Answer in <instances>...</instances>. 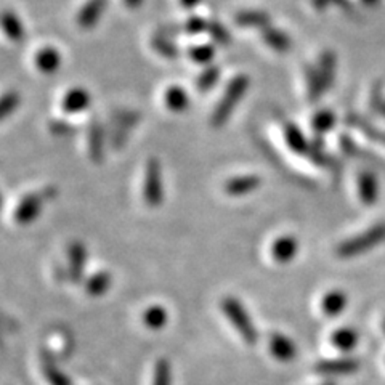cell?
I'll list each match as a JSON object with an SVG mask.
<instances>
[{
    "instance_id": "37",
    "label": "cell",
    "mask_w": 385,
    "mask_h": 385,
    "mask_svg": "<svg viewBox=\"0 0 385 385\" xmlns=\"http://www.w3.org/2000/svg\"><path fill=\"white\" fill-rule=\"evenodd\" d=\"M50 132L55 135H60V137H68V135L76 133V127L69 122L64 120H51L50 122Z\"/></svg>"
},
{
    "instance_id": "40",
    "label": "cell",
    "mask_w": 385,
    "mask_h": 385,
    "mask_svg": "<svg viewBox=\"0 0 385 385\" xmlns=\"http://www.w3.org/2000/svg\"><path fill=\"white\" fill-rule=\"evenodd\" d=\"M178 2L185 10H192V9H196L199 4H201V0H178Z\"/></svg>"
},
{
    "instance_id": "39",
    "label": "cell",
    "mask_w": 385,
    "mask_h": 385,
    "mask_svg": "<svg viewBox=\"0 0 385 385\" xmlns=\"http://www.w3.org/2000/svg\"><path fill=\"white\" fill-rule=\"evenodd\" d=\"M340 148H342V151L345 154H349V156H353V154L356 153V145L353 143V140L349 137V135H340Z\"/></svg>"
},
{
    "instance_id": "2",
    "label": "cell",
    "mask_w": 385,
    "mask_h": 385,
    "mask_svg": "<svg viewBox=\"0 0 385 385\" xmlns=\"http://www.w3.org/2000/svg\"><path fill=\"white\" fill-rule=\"evenodd\" d=\"M385 241V222L376 223L361 235H356L350 240L342 241L336 249V254L340 259H353V257L361 255L368 250L377 247L379 244Z\"/></svg>"
},
{
    "instance_id": "24",
    "label": "cell",
    "mask_w": 385,
    "mask_h": 385,
    "mask_svg": "<svg viewBox=\"0 0 385 385\" xmlns=\"http://www.w3.org/2000/svg\"><path fill=\"white\" fill-rule=\"evenodd\" d=\"M113 284V278L108 272H98L90 276V278L83 282L86 286V292L92 297H100V295L106 294L109 287Z\"/></svg>"
},
{
    "instance_id": "12",
    "label": "cell",
    "mask_w": 385,
    "mask_h": 385,
    "mask_svg": "<svg viewBox=\"0 0 385 385\" xmlns=\"http://www.w3.org/2000/svg\"><path fill=\"white\" fill-rule=\"evenodd\" d=\"M88 156L93 163L100 164L105 159V128L98 120H92L88 125Z\"/></svg>"
},
{
    "instance_id": "34",
    "label": "cell",
    "mask_w": 385,
    "mask_h": 385,
    "mask_svg": "<svg viewBox=\"0 0 385 385\" xmlns=\"http://www.w3.org/2000/svg\"><path fill=\"white\" fill-rule=\"evenodd\" d=\"M207 32L212 37V41L218 45H228L231 42V36L227 28H225L220 21H215V19H209Z\"/></svg>"
},
{
    "instance_id": "43",
    "label": "cell",
    "mask_w": 385,
    "mask_h": 385,
    "mask_svg": "<svg viewBox=\"0 0 385 385\" xmlns=\"http://www.w3.org/2000/svg\"><path fill=\"white\" fill-rule=\"evenodd\" d=\"M361 2H363L364 5H368V6H374V5L379 4V0H361Z\"/></svg>"
},
{
    "instance_id": "27",
    "label": "cell",
    "mask_w": 385,
    "mask_h": 385,
    "mask_svg": "<svg viewBox=\"0 0 385 385\" xmlns=\"http://www.w3.org/2000/svg\"><path fill=\"white\" fill-rule=\"evenodd\" d=\"M305 81H307V95L310 101H318L326 92L323 83L318 76V69L314 66H305Z\"/></svg>"
},
{
    "instance_id": "42",
    "label": "cell",
    "mask_w": 385,
    "mask_h": 385,
    "mask_svg": "<svg viewBox=\"0 0 385 385\" xmlns=\"http://www.w3.org/2000/svg\"><path fill=\"white\" fill-rule=\"evenodd\" d=\"M128 9H138L143 4V0H124Z\"/></svg>"
},
{
    "instance_id": "32",
    "label": "cell",
    "mask_w": 385,
    "mask_h": 385,
    "mask_svg": "<svg viewBox=\"0 0 385 385\" xmlns=\"http://www.w3.org/2000/svg\"><path fill=\"white\" fill-rule=\"evenodd\" d=\"M43 376L47 379L50 385H73L71 379L56 368V364L51 359H43L42 364Z\"/></svg>"
},
{
    "instance_id": "13",
    "label": "cell",
    "mask_w": 385,
    "mask_h": 385,
    "mask_svg": "<svg viewBox=\"0 0 385 385\" xmlns=\"http://www.w3.org/2000/svg\"><path fill=\"white\" fill-rule=\"evenodd\" d=\"M358 196L364 205H372L379 199V182L374 172L363 170L358 175Z\"/></svg>"
},
{
    "instance_id": "26",
    "label": "cell",
    "mask_w": 385,
    "mask_h": 385,
    "mask_svg": "<svg viewBox=\"0 0 385 385\" xmlns=\"http://www.w3.org/2000/svg\"><path fill=\"white\" fill-rule=\"evenodd\" d=\"M169 321V313L165 312L164 307L153 305L145 310L143 313V323L146 327H150L153 331H159L167 324Z\"/></svg>"
},
{
    "instance_id": "33",
    "label": "cell",
    "mask_w": 385,
    "mask_h": 385,
    "mask_svg": "<svg viewBox=\"0 0 385 385\" xmlns=\"http://www.w3.org/2000/svg\"><path fill=\"white\" fill-rule=\"evenodd\" d=\"M153 385H172V366L165 358H159L154 364Z\"/></svg>"
},
{
    "instance_id": "28",
    "label": "cell",
    "mask_w": 385,
    "mask_h": 385,
    "mask_svg": "<svg viewBox=\"0 0 385 385\" xmlns=\"http://www.w3.org/2000/svg\"><path fill=\"white\" fill-rule=\"evenodd\" d=\"M2 26L5 34L10 37V41L13 42H21L24 37V29L23 24L19 21V18L13 11H5L2 15Z\"/></svg>"
},
{
    "instance_id": "11",
    "label": "cell",
    "mask_w": 385,
    "mask_h": 385,
    "mask_svg": "<svg viewBox=\"0 0 385 385\" xmlns=\"http://www.w3.org/2000/svg\"><path fill=\"white\" fill-rule=\"evenodd\" d=\"M260 183L262 178L259 175H252V173H249V175H237L225 182L223 191L227 192L228 196L237 197L252 192L254 190L259 188Z\"/></svg>"
},
{
    "instance_id": "18",
    "label": "cell",
    "mask_w": 385,
    "mask_h": 385,
    "mask_svg": "<svg viewBox=\"0 0 385 385\" xmlns=\"http://www.w3.org/2000/svg\"><path fill=\"white\" fill-rule=\"evenodd\" d=\"M235 23L240 28L265 29L272 26V16L263 10H241L235 15Z\"/></svg>"
},
{
    "instance_id": "7",
    "label": "cell",
    "mask_w": 385,
    "mask_h": 385,
    "mask_svg": "<svg viewBox=\"0 0 385 385\" xmlns=\"http://www.w3.org/2000/svg\"><path fill=\"white\" fill-rule=\"evenodd\" d=\"M359 369V363L355 358H336L321 359L314 364V371L321 376H350Z\"/></svg>"
},
{
    "instance_id": "6",
    "label": "cell",
    "mask_w": 385,
    "mask_h": 385,
    "mask_svg": "<svg viewBox=\"0 0 385 385\" xmlns=\"http://www.w3.org/2000/svg\"><path fill=\"white\" fill-rule=\"evenodd\" d=\"M140 120V114L137 111H122L113 118V130H111V146L120 148L125 143L135 124Z\"/></svg>"
},
{
    "instance_id": "15",
    "label": "cell",
    "mask_w": 385,
    "mask_h": 385,
    "mask_svg": "<svg viewBox=\"0 0 385 385\" xmlns=\"http://www.w3.org/2000/svg\"><path fill=\"white\" fill-rule=\"evenodd\" d=\"M282 132H284V140L289 150L295 154H305V156H308L312 141L305 138V135L300 130L299 125H295L294 122L286 120L284 125H282Z\"/></svg>"
},
{
    "instance_id": "30",
    "label": "cell",
    "mask_w": 385,
    "mask_h": 385,
    "mask_svg": "<svg viewBox=\"0 0 385 385\" xmlns=\"http://www.w3.org/2000/svg\"><path fill=\"white\" fill-rule=\"evenodd\" d=\"M186 53H188L190 60L205 66V64H210L215 58V47L212 43H197L186 50Z\"/></svg>"
},
{
    "instance_id": "36",
    "label": "cell",
    "mask_w": 385,
    "mask_h": 385,
    "mask_svg": "<svg viewBox=\"0 0 385 385\" xmlns=\"http://www.w3.org/2000/svg\"><path fill=\"white\" fill-rule=\"evenodd\" d=\"M19 103H21V100H19V95L16 92H6L0 100V115L4 119L9 118L11 113L16 111Z\"/></svg>"
},
{
    "instance_id": "21",
    "label": "cell",
    "mask_w": 385,
    "mask_h": 385,
    "mask_svg": "<svg viewBox=\"0 0 385 385\" xmlns=\"http://www.w3.org/2000/svg\"><path fill=\"white\" fill-rule=\"evenodd\" d=\"M164 105L172 113H183L190 108V95L180 86H170L164 93Z\"/></svg>"
},
{
    "instance_id": "4",
    "label": "cell",
    "mask_w": 385,
    "mask_h": 385,
    "mask_svg": "<svg viewBox=\"0 0 385 385\" xmlns=\"http://www.w3.org/2000/svg\"><path fill=\"white\" fill-rule=\"evenodd\" d=\"M143 199L150 207H159L164 199L163 170H160V163L156 158H151L146 164Z\"/></svg>"
},
{
    "instance_id": "1",
    "label": "cell",
    "mask_w": 385,
    "mask_h": 385,
    "mask_svg": "<svg viewBox=\"0 0 385 385\" xmlns=\"http://www.w3.org/2000/svg\"><path fill=\"white\" fill-rule=\"evenodd\" d=\"M249 76L246 74H237L233 79L228 82L227 88L222 95L220 101L217 103V106L212 111V118H210V124L214 128H220L225 125L230 119L231 113L235 111V108L237 106V103L246 95L247 88H249Z\"/></svg>"
},
{
    "instance_id": "17",
    "label": "cell",
    "mask_w": 385,
    "mask_h": 385,
    "mask_svg": "<svg viewBox=\"0 0 385 385\" xmlns=\"http://www.w3.org/2000/svg\"><path fill=\"white\" fill-rule=\"evenodd\" d=\"M106 2L108 0H87L77 15V23L82 29H92L98 23L101 13L106 9Z\"/></svg>"
},
{
    "instance_id": "45",
    "label": "cell",
    "mask_w": 385,
    "mask_h": 385,
    "mask_svg": "<svg viewBox=\"0 0 385 385\" xmlns=\"http://www.w3.org/2000/svg\"><path fill=\"white\" fill-rule=\"evenodd\" d=\"M382 114L385 115V103H384V106H382Z\"/></svg>"
},
{
    "instance_id": "10",
    "label": "cell",
    "mask_w": 385,
    "mask_h": 385,
    "mask_svg": "<svg viewBox=\"0 0 385 385\" xmlns=\"http://www.w3.org/2000/svg\"><path fill=\"white\" fill-rule=\"evenodd\" d=\"M68 257H69V279L79 284L83 278V268H86V260H87V250L83 247V244L79 241L71 242V246L68 249Z\"/></svg>"
},
{
    "instance_id": "38",
    "label": "cell",
    "mask_w": 385,
    "mask_h": 385,
    "mask_svg": "<svg viewBox=\"0 0 385 385\" xmlns=\"http://www.w3.org/2000/svg\"><path fill=\"white\" fill-rule=\"evenodd\" d=\"M384 96H382V87L381 83H376L374 87H372V92H371V109H374V111H382V106H384Z\"/></svg>"
},
{
    "instance_id": "41",
    "label": "cell",
    "mask_w": 385,
    "mask_h": 385,
    "mask_svg": "<svg viewBox=\"0 0 385 385\" xmlns=\"http://www.w3.org/2000/svg\"><path fill=\"white\" fill-rule=\"evenodd\" d=\"M312 2L317 10H324L327 5L332 4V2H337V0H312Z\"/></svg>"
},
{
    "instance_id": "44",
    "label": "cell",
    "mask_w": 385,
    "mask_h": 385,
    "mask_svg": "<svg viewBox=\"0 0 385 385\" xmlns=\"http://www.w3.org/2000/svg\"><path fill=\"white\" fill-rule=\"evenodd\" d=\"M321 385H336L334 382H324V384H321Z\"/></svg>"
},
{
    "instance_id": "14",
    "label": "cell",
    "mask_w": 385,
    "mask_h": 385,
    "mask_svg": "<svg viewBox=\"0 0 385 385\" xmlns=\"http://www.w3.org/2000/svg\"><path fill=\"white\" fill-rule=\"evenodd\" d=\"M318 76L323 83L324 92L331 88V86L336 81V73H337V56L332 50H324L321 51L319 60H318Z\"/></svg>"
},
{
    "instance_id": "19",
    "label": "cell",
    "mask_w": 385,
    "mask_h": 385,
    "mask_svg": "<svg viewBox=\"0 0 385 385\" xmlns=\"http://www.w3.org/2000/svg\"><path fill=\"white\" fill-rule=\"evenodd\" d=\"M36 68L43 74H53L61 66V55L55 47H43L34 56Z\"/></svg>"
},
{
    "instance_id": "16",
    "label": "cell",
    "mask_w": 385,
    "mask_h": 385,
    "mask_svg": "<svg viewBox=\"0 0 385 385\" xmlns=\"http://www.w3.org/2000/svg\"><path fill=\"white\" fill-rule=\"evenodd\" d=\"M297 252H299V241L291 235L279 236L272 246V255L274 262L278 263L292 262Z\"/></svg>"
},
{
    "instance_id": "9",
    "label": "cell",
    "mask_w": 385,
    "mask_h": 385,
    "mask_svg": "<svg viewBox=\"0 0 385 385\" xmlns=\"http://www.w3.org/2000/svg\"><path fill=\"white\" fill-rule=\"evenodd\" d=\"M92 95L83 87H74L66 92L61 100V109L66 114H79L90 106Z\"/></svg>"
},
{
    "instance_id": "22",
    "label": "cell",
    "mask_w": 385,
    "mask_h": 385,
    "mask_svg": "<svg viewBox=\"0 0 385 385\" xmlns=\"http://www.w3.org/2000/svg\"><path fill=\"white\" fill-rule=\"evenodd\" d=\"M262 38L270 48H273L278 51V53H284L289 48H291L292 41L284 31H281L278 28H273V26H268V28L262 29Z\"/></svg>"
},
{
    "instance_id": "25",
    "label": "cell",
    "mask_w": 385,
    "mask_h": 385,
    "mask_svg": "<svg viewBox=\"0 0 385 385\" xmlns=\"http://www.w3.org/2000/svg\"><path fill=\"white\" fill-rule=\"evenodd\" d=\"M336 113H332L331 109H319V111L313 115L312 119V128L317 137H321L331 130L336 125Z\"/></svg>"
},
{
    "instance_id": "29",
    "label": "cell",
    "mask_w": 385,
    "mask_h": 385,
    "mask_svg": "<svg viewBox=\"0 0 385 385\" xmlns=\"http://www.w3.org/2000/svg\"><path fill=\"white\" fill-rule=\"evenodd\" d=\"M151 47L156 50L160 56L169 58V60H175L180 55L178 47L170 41V37L159 34V32L151 37Z\"/></svg>"
},
{
    "instance_id": "46",
    "label": "cell",
    "mask_w": 385,
    "mask_h": 385,
    "mask_svg": "<svg viewBox=\"0 0 385 385\" xmlns=\"http://www.w3.org/2000/svg\"><path fill=\"white\" fill-rule=\"evenodd\" d=\"M384 331H385V318H384Z\"/></svg>"
},
{
    "instance_id": "8",
    "label": "cell",
    "mask_w": 385,
    "mask_h": 385,
    "mask_svg": "<svg viewBox=\"0 0 385 385\" xmlns=\"http://www.w3.org/2000/svg\"><path fill=\"white\" fill-rule=\"evenodd\" d=\"M270 353L281 363H289L297 356V346L284 334L273 332L270 337Z\"/></svg>"
},
{
    "instance_id": "23",
    "label": "cell",
    "mask_w": 385,
    "mask_h": 385,
    "mask_svg": "<svg viewBox=\"0 0 385 385\" xmlns=\"http://www.w3.org/2000/svg\"><path fill=\"white\" fill-rule=\"evenodd\" d=\"M358 332L353 327H339L331 334V344L340 351H350L358 344Z\"/></svg>"
},
{
    "instance_id": "35",
    "label": "cell",
    "mask_w": 385,
    "mask_h": 385,
    "mask_svg": "<svg viewBox=\"0 0 385 385\" xmlns=\"http://www.w3.org/2000/svg\"><path fill=\"white\" fill-rule=\"evenodd\" d=\"M207 23H209V19H204L202 16L192 15L190 18H186L185 21L182 23V29H183L185 34L195 36L202 31H207Z\"/></svg>"
},
{
    "instance_id": "5",
    "label": "cell",
    "mask_w": 385,
    "mask_h": 385,
    "mask_svg": "<svg viewBox=\"0 0 385 385\" xmlns=\"http://www.w3.org/2000/svg\"><path fill=\"white\" fill-rule=\"evenodd\" d=\"M45 195L42 191L38 192H31V195L24 196L19 204L16 205L15 214H13V218L15 222L19 225H29L37 218V215L41 214L42 210V204L45 201Z\"/></svg>"
},
{
    "instance_id": "31",
    "label": "cell",
    "mask_w": 385,
    "mask_h": 385,
    "mask_svg": "<svg viewBox=\"0 0 385 385\" xmlns=\"http://www.w3.org/2000/svg\"><path fill=\"white\" fill-rule=\"evenodd\" d=\"M222 71L218 66H214V64H210V66H205V69L202 71L201 74H199L197 81H196V87L201 93L209 92V90L215 86V83L220 81Z\"/></svg>"
},
{
    "instance_id": "3",
    "label": "cell",
    "mask_w": 385,
    "mask_h": 385,
    "mask_svg": "<svg viewBox=\"0 0 385 385\" xmlns=\"http://www.w3.org/2000/svg\"><path fill=\"white\" fill-rule=\"evenodd\" d=\"M222 312L228 321L233 324L235 329L240 334L244 342L249 345L257 344L259 340V331H257L255 324L252 323V318L249 317V313L240 300L235 297H225L222 300Z\"/></svg>"
},
{
    "instance_id": "20",
    "label": "cell",
    "mask_w": 385,
    "mask_h": 385,
    "mask_svg": "<svg viewBox=\"0 0 385 385\" xmlns=\"http://www.w3.org/2000/svg\"><path fill=\"white\" fill-rule=\"evenodd\" d=\"M346 304H349L346 294L340 291V289H332L321 300V310H323L326 317H339L345 310Z\"/></svg>"
}]
</instances>
